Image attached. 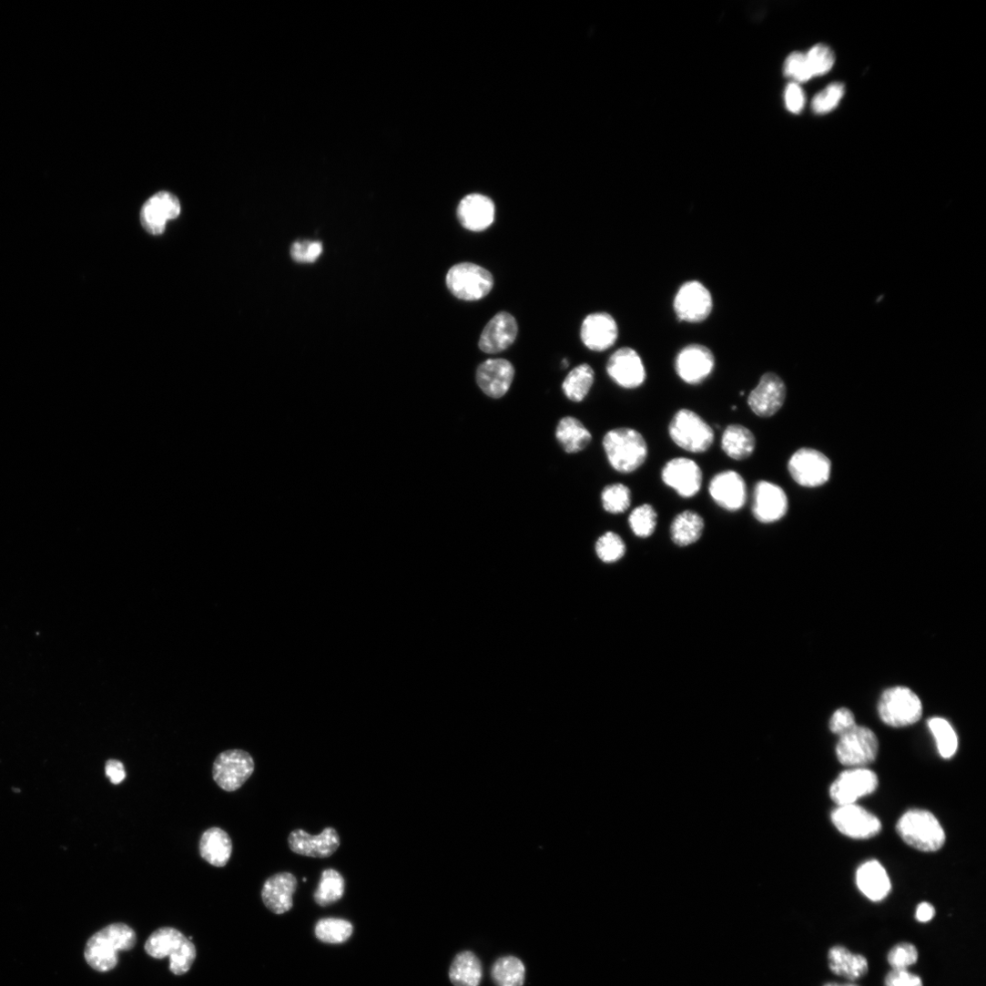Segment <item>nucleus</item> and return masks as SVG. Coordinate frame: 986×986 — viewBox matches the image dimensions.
<instances>
[{"mask_svg": "<svg viewBox=\"0 0 986 986\" xmlns=\"http://www.w3.org/2000/svg\"><path fill=\"white\" fill-rule=\"evenodd\" d=\"M856 880L859 890L872 901H880L890 892L889 875L877 860L861 865L857 871Z\"/></svg>", "mask_w": 986, "mask_h": 986, "instance_id": "nucleus-27", "label": "nucleus"}, {"mask_svg": "<svg viewBox=\"0 0 986 986\" xmlns=\"http://www.w3.org/2000/svg\"><path fill=\"white\" fill-rule=\"evenodd\" d=\"M675 368L676 374L685 383L697 386L704 383L713 374L716 358L707 347L694 344L679 352Z\"/></svg>", "mask_w": 986, "mask_h": 986, "instance_id": "nucleus-15", "label": "nucleus"}, {"mask_svg": "<svg viewBox=\"0 0 986 986\" xmlns=\"http://www.w3.org/2000/svg\"><path fill=\"white\" fill-rule=\"evenodd\" d=\"M674 306L680 320L700 322L710 316L714 302L710 290L702 282L690 280L679 289Z\"/></svg>", "mask_w": 986, "mask_h": 986, "instance_id": "nucleus-13", "label": "nucleus"}, {"mask_svg": "<svg viewBox=\"0 0 986 986\" xmlns=\"http://www.w3.org/2000/svg\"><path fill=\"white\" fill-rule=\"evenodd\" d=\"M617 338V324L606 312L591 313L582 323L581 340L592 351L603 352L611 349Z\"/></svg>", "mask_w": 986, "mask_h": 986, "instance_id": "nucleus-24", "label": "nucleus"}, {"mask_svg": "<svg viewBox=\"0 0 986 986\" xmlns=\"http://www.w3.org/2000/svg\"><path fill=\"white\" fill-rule=\"evenodd\" d=\"M934 916L935 909L931 904L928 902H922L917 907L916 919L918 921L928 922L931 920Z\"/></svg>", "mask_w": 986, "mask_h": 986, "instance_id": "nucleus-51", "label": "nucleus"}, {"mask_svg": "<svg viewBox=\"0 0 986 986\" xmlns=\"http://www.w3.org/2000/svg\"><path fill=\"white\" fill-rule=\"evenodd\" d=\"M555 438L568 454L583 452L592 442L590 432L578 419L571 416L559 421L555 430Z\"/></svg>", "mask_w": 986, "mask_h": 986, "instance_id": "nucleus-31", "label": "nucleus"}, {"mask_svg": "<svg viewBox=\"0 0 986 986\" xmlns=\"http://www.w3.org/2000/svg\"><path fill=\"white\" fill-rule=\"evenodd\" d=\"M631 502V491L623 483L609 484L601 493L603 509L611 514L625 513L629 509Z\"/></svg>", "mask_w": 986, "mask_h": 986, "instance_id": "nucleus-40", "label": "nucleus"}, {"mask_svg": "<svg viewBox=\"0 0 986 986\" xmlns=\"http://www.w3.org/2000/svg\"><path fill=\"white\" fill-rule=\"evenodd\" d=\"M449 975L455 986H480L483 979L482 962L473 951L463 950L454 958Z\"/></svg>", "mask_w": 986, "mask_h": 986, "instance_id": "nucleus-33", "label": "nucleus"}, {"mask_svg": "<svg viewBox=\"0 0 986 986\" xmlns=\"http://www.w3.org/2000/svg\"><path fill=\"white\" fill-rule=\"evenodd\" d=\"M606 372L615 384L625 390L638 389L646 379L640 356L630 348L620 349L610 357Z\"/></svg>", "mask_w": 986, "mask_h": 986, "instance_id": "nucleus-19", "label": "nucleus"}, {"mask_svg": "<svg viewBox=\"0 0 986 986\" xmlns=\"http://www.w3.org/2000/svg\"><path fill=\"white\" fill-rule=\"evenodd\" d=\"M897 832L905 843L923 852H935L945 842V833L938 819L929 811L906 812L897 824Z\"/></svg>", "mask_w": 986, "mask_h": 986, "instance_id": "nucleus-4", "label": "nucleus"}, {"mask_svg": "<svg viewBox=\"0 0 986 986\" xmlns=\"http://www.w3.org/2000/svg\"><path fill=\"white\" fill-rule=\"evenodd\" d=\"M517 335L515 318L506 311L499 312L485 326L479 341L480 350L491 355L501 353L514 343Z\"/></svg>", "mask_w": 986, "mask_h": 986, "instance_id": "nucleus-23", "label": "nucleus"}, {"mask_svg": "<svg viewBox=\"0 0 986 986\" xmlns=\"http://www.w3.org/2000/svg\"><path fill=\"white\" fill-rule=\"evenodd\" d=\"M232 841L229 834L219 828L205 831L199 842V853L203 859L218 868L225 867L232 854Z\"/></svg>", "mask_w": 986, "mask_h": 986, "instance_id": "nucleus-29", "label": "nucleus"}, {"mask_svg": "<svg viewBox=\"0 0 986 986\" xmlns=\"http://www.w3.org/2000/svg\"><path fill=\"white\" fill-rule=\"evenodd\" d=\"M855 727L856 722L854 716L846 708L837 710L829 722L830 731L839 737L848 733Z\"/></svg>", "mask_w": 986, "mask_h": 986, "instance_id": "nucleus-47", "label": "nucleus"}, {"mask_svg": "<svg viewBox=\"0 0 986 986\" xmlns=\"http://www.w3.org/2000/svg\"><path fill=\"white\" fill-rule=\"evenodd\" d=\"M785 75L797 82L805 83L814 77L806 55L792 54L785 64Z\"/></svg>", "mask_w": 986, "mask_h": 986, "instance_id": "nucleus-45", "label": "nucleus"}, {"mask_svg": "<svg viewBox=\"0 0 986 986\" xmlns=\"http://www.w3.org/2000/svg\"><path fill=\"white\" fill-rule=\"evenodd\" d=\"M255 769L252 757L243 750H228L219 754L213 765V778L227 792L239 789Z\"/></svg>", "mask_w": 986, "mask_h": 986, "instance_id": "nucleus-9", "label": "nucleus"}, {"mask_svg": "<svg viewBox=\"0 0 986 986\" xmlns=\"http://www.w3.org/2000/svg\"><path fill=\"white\" fill-rule=\"evenodd\" d=\"M928 727L933 735L941 757L951 758L958 749V737L950 724L943 718L929 720Z\"/></svg>", "mask_w": 986, "mask_h": 986, "instance_id": "nucleus-38", "label": "nucleus"}, {"mask_svg": "<svg viewBox=\"0 0 986 986\" xmlns=\"http://www.w3.org/2000/svg\"><path fill=\"white\" fill-rule=\"evenodd\" d=\"M297 879L290 872L276 873L266 879L261 889L262 901L271 912L283 914L293 906Z\"/></svg>", "mask_w": 986, "mask_h": 986, "instance_id": "nucleus-25", "label": "nucleus"}, {"mask_svg": "<svg viewBox=\"0 0 986 986\" xmlns=\"http://www.w3.org/2000/svg\"><path fill=\"white\" fill-rule=\"evenodd\" d=\"M595 381V372L587 364L574 368L562 385L564 396L572 402H582L589 394Z\"/></svg>", "mask_w": 986, "mask_h": 986, "instance_id": "nucleus-34", "label": "nucleus"}, {"mask_svg": "<svg viewBox=\"0 0 986 986\" xmlns=\"http://www.w3.org/2000/svg\"><path fill=\"white\" fill-rule=\"evenodd\" d=\"M290 849L295 854L326 859L333 856L340 849L341 839L339 832L331 827L325 828L319 835L312 836L302 829L291 831L288 838Z\"/></svg>", "mask_w": 986, "mask_h": 986, "instance_id": "nucleus-20", "label": "nucleus"}, {"mask_svg": "<svg viewBox=\"0 0 986 986\" xmlns=\"http://www.w3.org/2000/svg\"><path fill=\"white\" fill-rule=\"evenodd\" d=\"M595 553L604 563H615L625 555V544L617 534L606 532L596 541Z\"/></svg>", "mask_w": 986, "mask_h": 986, "instance_id": "nucleus-41", "label": "nucleus"}, {"mask_svg": "<svg viewBox=\"0 0 986 986\" xmlns=\"http://www.w3.org/2000/svg\"><path fill=\"white\" fill-rule=\"evenodd\" d=\"M844 94L845 87L842 84L835 83L830 85L813 99V111L818 115H825L833 111L839 105Z\"/></svg>", "mask_w": 986, "mask_h": 986, "instance_id": "nucleus-42", "label": "nucleus"}, {"mask_svg": "<svg viewBox=\"0 0 986 986\" xmlns=\"http://www.w3.org/2000/svg\"><path fill=\"white\" fill-rule=\"evenodd\" d=\"M824 986H859V985H858V984H854V983H838V982H828V983H826V984H825Z\"/></svg>", "mask_w": 986, "mask_h": 986, "instance_id": "nucleus-52", "label": "nucleus"}, {"mask_svg": "<svg viewBox=\"0 0 986 986\" xmlns=\"http://www.w3.org/2000/svg\"><path fill=\"white\" fill-rule=\"evenodd\" d=\"M671 440L679 448L691 453H705L715 442L713 428L696 412L682 409L669 424Z\"/></svg>", "mask_w": 986, "mask_h": 986, "instance_id": "nucleus-5", "label": "nucleus"}, {"mask_svg": "<svg viewBox=\"0 0 986 986\" xmlns=\"http://www.w3.org/2000/svg\"><path fill=\"white\" fill-rule=\"evenodd\" d=\"M460 223L468 230L481 232L494 221L495 206L491 198L481 194L466 196L457 209Z\"/></svg>", "mask_w": 986, "mask_h": 986, "instance_id": "nucleus-26", "label": "nucleus"}, {"mask_svg": "<svg viewBox=\"0 0 986 986\" xmlns=\"http://www.w3.org/2000/svg\"><path fill=\"white\" fill-rule=\"evenodd\" d=\"M628 524L633 534L638 538H648L656 531L657 513L649 503L635 507L628 516Z\"/></svg>", "mask_w": 986, "mask_h": 986, "instance_id": "nucleus-39", "label": "nucleus"}, {"mask_svg": "<svg viewBox=\"0 0 986 986\" xmlns=\"http://www.w3.org/2000/svg\"><path fill=\"white\" fill-rule=\"evenodd\" d=\"M712 500L729 513L741 511L747 502V485L737 472L727 470L717 473L709 484Z\"/></svg>", "mask_w": 986, "mask_h": 986, "instance_id": "nucleus-18", "label": "nucleus"}, {"mask_svg": "<svg viewBox=\"0 0 986 986\" xmlns=\"http://www.w3.org/2000/svg\"><path fill=\"white\" fill-rule=\"evenodd\" d=\"M828 966L839 976L854 981L864 977L869 971V962L861 954L853 953L849 949L838 945L828 953Z\"/></svg>", "mask_w": 986, "mask_h": 986, "instance_id": "nucleus-30", "label": "nucleus"}, {"mask_svg": "<svg viewBox=\"0 0 986 986\" xmlns=\"http://www.w3.org/2000/svg\"><path fill=\"white\" fill-rule=\"evenodd\" d=\"M878 711L884 724L900 728L916 724L922 716V705L915 693L907 687L888 689L881 696Z\"/></svg>", "mask_w": 986, "mask_h": 986, "instance_id": "nucleus-6", "label": "nucleus"}, {"mask_svg": "<svg viewBox=\"0 0 986 986\" xmlns=\"http://www.w3.org/2000/svg\"><path fill=\"white\" fill-rule=\"evenodd\" d=\"M788 472L800 486L816 488L824 485L831 474L829 459L818 451L802 448L788 462Z\"/></svg>", "mask_w": 986, "mask_h": 986, "instance_id": "nucleus-10", "label": "nucleus"}, {"mask_svg": "<svg viewBox=\"0 0 986 986\" xmlns=\"http://www.w3.org/2000/svg\"><path fill=\"white\" fill-rule=\"evenodd\" d=\"M884 986H923L920 976L907 970H892L885 977Z\"/></svg>", "mask_w": 986, "mask_h": 986, "instance_id": "nucleus-48", "label": "nucleus"}, {"mask_svg": "<svg viewBox=\"0 0 986 986\" xmlns=\"http://www.w3.org/2000/svg\"><path fill=\"white\" fill-rule=\"evenodd\" d=\"M181 212L180 202L173 194L162 191L150 198L141 209V223L153 235L162 234L168 221L177 219Z\"/></svg>", "mask_w": 986, "mask_h": 986, "instance_id": "nucleus-22", "label": "nucleus"}, {"mask_svg": "<svg viewBox=\"0 0 986 986\" xmlns=\"http://www.w3.org/2000/svg\"><path fill=\"white\" fill-rule=\"evenodd\" d=\"M106 775L113 785H120L127 778L124 764L116 759L107 762Z\"/></svg>", "mask_w": 986, "mask_h": 986, "instance_id": "nucleus-50", "label": "nucleus"}, {"mask_svg": "<svg viewBox=\"0 0 986 986\" xmlns=\"http://www.w3.org/2000/svg\"><path fill=\"white\" fill-rule=\"evenodd\" d=\"M878 751L876 735L867 727L857 726L840 737L836 747L839 761L845 767L857 768L873 763Z\"/></svg>", "mask_w": 986, "mask_h": 986, "instance_id": "nucleus-8", "label": "nucleus"}, {"mask_svg": "<svg viewBox=\"0 0 986 986\" xmlns=\"http://www.w3.org/2000/svg\"><path fill=\"white\" fill-rule=\"evenodd\" d=\"M322 252V245L319 241H297L290 249L294 260L303 263L314 262Z\"/></svg>", "mask_w": 986, "mask_h": 986, "instance_id": "nucleus-46", "label": "nucleus"}, {"mask_svg": "<svg viewBox=\"0 0 986 986\" xmlns=\"http://www.w3.org/2000/svg\"><path fill=\"white\" fill-rule=\"evenodd\" d=\"M136 944L137 933L130 926L122 922L113 923L88 940L85 958L94 970L109 971L118 964V952L130 950Z\"/></svg>", "mask_w": 986, "mask_h": 986, "instance_id": "nucleus-1", "label": "nucleus"}, {"mask_svg": "<svg viewBox=\"0 0 986 986\" xmlns=\"http://www.w3.org/2000/svg\"><path fill=\"white\" fill-rule=\"evenodd\" d=\"M806 56L814 77L828 74L835 64L834 53L824 45L814 46Z\"/></svg>", "mask_w": 986, "mask_h": 986, "instance_id": "nucleus-43", "label": "nucleus"}, {"mask_svg": "<svg viewBox=\"0 0 986 986\" xmlns=\"http://www.w3.org/2000/svg\"><path fill=\"white\" fill-rule=\"evenodd\" d=\"M663 483L685 499L696 497L701 491L704 473L694 460L678 457L670 460L663 468Z\"/></svg>", "mask_w": 986, "mask_h": 986, "instance_id": "nucleus-11", "label": "nucleus"}, {"mask_svg": "<svg viewBox=\"0 0 986 986\" xmlns=\"http://www.w3.org/2000/svg\"><path fill=\"white\" fill-rule=\"evenodd\" d=\"M145 950L155 959L169 957V969L175 975L187 973L197 957L194 943L172 927H163L154 931L147 940Z\"/></svg>", "mask_w": 986, "mask_h": 986, "instance_id": "nucleus-3", "label": "nucleus"}, {"mask_svg": "<svg viewBox=\"0 0 986 986\" xmlns=\"http://www.w3.org/2000/svg\"><path fill=\"white\" fill-rule=\"evenodd\" d=\"M603 449L613 470L630 474L642 467L648 457L643 435L631 428H616L605 433Z\"/></svg>", "mask_w": 986, "mask_h": 986, "instance_id": "nucleus-2", "label": "nucleus"}, {"mask_svg": "<svg viewBox=\"0 0 986 986\" xmlns=\"http://www.w3.org/2000/svg\"><path fill=\"white\" fill-rule=\"evenodd\" d=\"M723 452L734 461H746L756 452L754 432L741 424H731L724 431L721 440Z\"/></svg>", "mask_w": 986, "mask_h": 986, "instance_id": "nucleus-28", "label": "nucleus"}, {"mask_svg": "<svg viewBox=\"0 0 986 986\" xmlns=\"http://www.w3.org/2000/svg\"><path fill=\"white\" fill-rule=\"evenodd\" d=\"M917 948L910 942H900L890 949L888 953V962L892 970H907L918 961Z\"/></svg>", "mask_w": 986, "mask_h": 986, "instance_id": "nucleus-44", "label": "nucleus"}, {"mask_svg": "<svg viewBox=\"0 0 986 986\" xmlns=\"http://www.w3.org/2000/svg\"><path fill=\"white\" fill-rule=\"evenodd\" d=\"M786 106L793 114H799L805 106V94L798 84H790L785 93Z\"/></svg>", "mask_w": 986, "mask_h": 986, "instance_id": "nucleus-49", "label": "nucleus"}, {"mask_svg": "<svg viewBox=\"0 0 986 986\" xmlns=\"http://www.w3.org/2000/svg\"><path fill=\"white\" fill-rule=\"evenodd\" d=\"M705 527V519L700 513L686 510L674 518L670 528L671 538L676 545L686 547L701 539Z\"/></svg>", "mask_w": 986, "mask_h": 986, "instance_id": "nucleus-32", "label": "nucleus"}, {"mask_svg": "<svg viewBox=\"0 0 986 986\" xmlns=\"http://www.w3.org/2000/svg\"><path fill=\"white\" fill-rule=\"evenodd\" d=\"M786 399L787 386L783 380L776 373L767 372L750 392L747 404L755 415L767 419L775 416L782 409Z\"/></svg>", "mask_w": 986, "mask_h": 986, "instance_id": "nucleus-16", "label": "nucleus"}, {"mask_svg": "<svg viewBox=\"0 0 986 986\" xmlns=\"http://www.w3.org/2000/svg\"><path fill=\"white\" fill-rule=\"evenodd\" d=\"M877 775L866 768H854L839 775L830 788L831 799L839 806L855 804L876 791Z\"/></svg>", "mask_w": 986, "mask_h": 986, "instance_id": "nucleus-14", "label": "nucleus"}, {"mask_svg": "<svg viewBox=\"0 0 986 986\" xmlns=\"http://www.w3.org/2000/svg\"><path fill=\"white\" fill-rule=\"evenodd\" d=\"M789 502L784 489L768 481H759L754 488L752 514L763 524L782 520L788 513Z\"/></svg>", "mask_w": 986, "mask_h": 986, "instance_id": "nucleus-12", "label": "nucleus"}, {"mask_svg": "<svg viewBox=\"0 0 986 986\" xmlns=\"http://www.w3.org/2000/svg\"><path fill=\"white\" fill-rule=\"evenodd\" d=\"M345 879L334 869L322 871L318 887L313 894L314 901L320 906H327L341 900L345 894Z\"/></svg>", "mask_w": 986, "mask_h": 986, "instance_id": "nucleus-35", "label": "nucleus"}, {"mask_svg": "<svg viewBox=\"0 0 986 986\" xmlns=\"http://www.w3.org/2000/svg\"><path fill=\"white\" fill-rule=\"evenodd\" d=\"M451 292L460 300H478L493 290L494 280L486 269L472 262L458 263L447 274Z\"/></svg>", "mask_w": 986, "mask_h": 986, "instance_id": "nucleus-7", "label": "nucleus"}, {"mask_svg": "<svg viewBox=\"0 0 986 986\" xmlns=\"http://www.w3.org/2000/svg\"><path fill=\"white\" fill-rule=\"evenodd\" d=\"M515 371L510 361L502 359L488 360L478 368L476 381L486 396L499 400L510 391Z\"/></svg>", "mask_w": 986, "mask_h": 986, "instance_id": "nucleus-21", "label": "nucleus"}, {"mask_svg": "<svg viewBox=\"0 0 986 986\" xmlns=\"http://www.w3.org/2000/svg\"><path fill=\"white\" fill-rule=\"evenodd\" d=\"M525 966L515 956L499 958L492 968V977L496 986H523Z\"/></svg>", "mask_w": 986, "mask_h": 986, "instance_id": "nucleus-36", "label": "nucleus"}, {"mask_svg": "<svg viewBox=\"0 0 986 986\" xmlns=\"http://www.w3.org/2000/svg\"><path fill=\"white\" fill-rule=\"evenodd\" d=\"M353 925L347 920L326 918L315 926V936L325 943H343L353 934Z\"/></svg>", "mask_w": 986, "mask_h": 986, "instance_id": "nucleus-37", "label": "nucleus"}, {"mask_svg": "<svg viewBox=\"0 0 986 986\" xmlns=\"http://www.w3.org/2000/svg\"><path fill=\"white\" fill-rule=\"evenodd\" d=\"M831 819L840 833L855 839H871L881 830L879 819L855 804L839 806Z\"/></svg>", "mask_w": 986, "mask_h": 986, "instance_id": "nucleus-17", "label": "nucleus"}]
</instances>
